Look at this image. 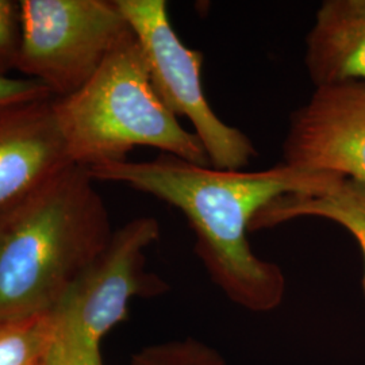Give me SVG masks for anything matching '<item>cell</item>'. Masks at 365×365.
Here are the masks:
<instances>
[{"instance_id":"8992f818","label":"cell","mask_w":365,"mask_h":365,"mask_svg":"<svg viewBox=\"0 0 365 365\" xmlns=\"http://www.w3.org/2000/svg\"><path fill=\"white\" fill-rule=\"evenodd\" d=\"M138 41L157 96L176 118L185 117L210 165L244 170L257 156L244 131L223 122L202 87L203 53L185 46L172 26L165 0H117Z\"/></svg>"},{"instance_id":"3957f363","label":"cell","mask_w":365,"mask_h":365,"mask_svg":"<svg viewBox=\"0 0 365 365\" xmlns=\"http://www.w3.org/2000/svg\"><path fill=\"white\" fill-rule=\"evenodd\" d=\"M53 110L69 158L80 167L125 161L135 148H156L210 165L195 134L185 130L157 96L134 36L107 57L84 87L53 99Z\"/></svg>"},{"instance_id":"4fadbf2b","label":"cell","mask_w":365,"mask_h":365,"mask_svg":"<svg viewBox=\"0 0 365 365\" xmlns=\"http://www.w3.org/2000/svg\"><path fill=\"white\" fill-rule=\"evenodd\" d=\"M21 48V1L0 0V78L16 71Z\"/></svg>"},{"instance_id":"ba28073f","label":"cell","mask_w":365,"mask_h":365,"mask_svg":"<svg viewBox=\"0 0 365 365\" xmlns=\"http://www.w3.org/2000/svg\"><path fill=\"white\" fill-rule=\"evenodd\" d=\"M71 165L53 98L0 107V214Z\"/></svg>"},{"instance_id":"6da1fadb","label":"cell","mask_w":365,"mask_h":365,"mask_svg":"<svg viewBox=\"0 0 365 365\" xmlns=\"http://www.w3.org/2000/svg\"><path fill=\"white\" fill-rule=\"evenodd\" d=\"M88 170L95 182H122L180 210L211 280L233 303L255 313L272 312L286 295L282 268L250 248L247 235L255 215L279 196L325 194L345 179L283 161L264 170H218L165 153Z\"/></svg>"},{"instance_id":"5b68a950","label":"cell","mask_w":365,"mask_h":365,"mask_svg":"<svg viewBox=\"0 0 365 365\" xmlns=\"http://www.w3.org/2000/svg\"><path fill=\"white\" fill-rule=\"evenodd\" d=\"M133 36L117 0H21L16 71L63 99Z\"/></svg>"},{"instance_id":"277c9868","label":"cell","mask_w":365,"mask_h":365,"mask_svg":"<svg viewBox=\"0 0 365 365\" xmlns=\"http://www.w3.org/2000/svg\"><path fill=\"white\" fill-rule=\"evenodd\" d=\"M160 233L153 217L131 220L114 230L105 250L48 312L51 341L43 365H103L102 341L129 318L131 300L168 289L161 277L146 271V250Z\"/></svg>"},{"instance_id":"52a82bcc","label":"cell","mask_w":365,"mask_h":365,"mask_svg":"<svg viewBox=\"0 0 365 365\" xmlns=\"http://www.w3.org/2000/svg\"><path fill=\"white\" fill-rule=\"evenodd\" d=\"M283 163L365 184V84L317 88L288 122Z\"/></svg>"},{"instance_id":"7a4b0ae2","label":"cell","mask_w":365,"mask_h":365,"mask_svg":"<svg viewBox=\"0 0 365 365\" xmlns=\"http://www.w3.org/2000/svg\"><path fill=\"white\" fill-rule=\"evenodd\" d=\"M88 168L71 165L0 214V318L49 312L114 230Z\"/></svg>"},{"instance_id":"7c38bea8","label":"cell","mask_w":365,"mask_h":365,"mask_svg":"<svg viewBox=\"0 0 365 365\" xmlns=\"http://www.w3.org/2000/svg\"><path fill=\"white\" fill-rule=\"evenodd\" d=\"M131 365H227L221 353L194 339L145 346L133 354Z\"/></svg>"},{"instance_id":"30bf717a","label":"cell","mask_w":365,"mask_h":365,"mask_svg":"<svg viewBox=\"0 0 365 365\" xmlns=\"http://www.w3.org/2000/svg\"><path fill=\"white\" fill-rule=\"evenodd\" d=\"M309 217L324 218L346 229L357 241L365 262V184L349 178H345L325 194H292L276 197L255 215L249 232L255 233Z\"/></svg>"},{"instance_id":"5bb4252c","label":"cell","mask_w":365,"mask_h":365,"mask_svg":"<svg viewBox=\"0 0 365 365\" xmlns=\"http://www.w3.org/2000/svg\"><path fill=\"white\" fill-rule=\"evenodd\" d=\"M49 90L30 78H0V107L52 99Z\"/></svg>"},{"instance_id":"8fae6325","label":"cell","mask_w":365,"mask_h":365,"mask_svg":"<svg viewBox=\"0 0 365 365\" xmlns=\"http://www.w3.org/2000/svg\"><path fill=\"white\" fill-rule=\"evenodd\" d=\"M49 341L48 312L0 318V365H43Z\"/></svg>"},{"instance_id":"9c48e42d","label":"cell","mask_w":365,"mask_h":365,"mask_svg":"<svg viewBox=\"0 0 365 365\" xmlns=\"http://www.w3.org/2000/svg\"><path fill=\"white\" fill-rule=\"evenodd\" d=\"M304 66L317 88L365 84V0H327L306 37Z\"/></svg>"}]
</instances>
